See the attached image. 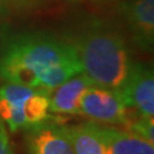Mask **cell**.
<instances>
[{
  "mask_svg": "<svg viewBox=\"0 0 154 154\" xmlns=\"http://www.w3.org/2000/svg\"><path fill=\"white\" fill-rule=\"evenodd\" d=\"M82 72L73 44L46 33H22L9 38L0 54V80L51 91Z\"/></svg>",
  "mask_w": 154,
  "mask_h": 154,
  "instance_id": "obj_1",
  "label": "cell"
},
{
  "mask_svg": "<svg viewBox=\"0 0 154 154\" xmlns=\"http://www.w3.org/2000/svg\"><path fill=\"white\" fill-rule=\"evenodd\" d=\"M82 72L96 86L118 89L132 60L122 35L102 23H93L75 42Z\"/></svg>",
  "mask_w": 154,
  "mask_h": 154,
  "instance_id": "obj_2",
  "label": "cell"
},
{
  "mask_svg": "<svg viewBox=\"0 0 154 154\" xmlns=\"http://www.w3.org/2000/svg\"><path fill=\"white\" fill-rule=\"evenodd\" d=\"M49 91L12 82L0 84V121L16 134L50 119Z\"/></svg>",
  "mask_w": 154,
  "mask_h": 154,
  "instance_id": "obj_3",
  "label": "cell"
},
{
  "mask_svg": "<svg viewBox=\"0 0 154 154\" xmlns=\"http://www.w3.org/2000/svg\"><path fill=\"white\" fill-rule=\"evenodd\" d=\"M117 90L126 108L135 116H154V75L150 66L132 63L123 84Z\"/></svg>",
  "mask_w": 154,
  "mask_h": 154,
  "instance_id": "obj_4",
  "label": "cell"
},
{
  "mask_svg": "<svg viewBox=\"0 0 154 154\" xmlns=\"http://www.w3.org/2000/svg\"><path fill=\"white\" fill-rule=\"evenodd\" d=\"M80 114L104 125H125L128 109L117 89L93 85L85 91L80 104Z\"/></svg>",
  "mask_w": 154,
  "mask_h": 154,
  "instance_id": "obj_5",
  "label": "cell"
},
{
  "mask_svg": "<svg viewBox=\"0 0 154 154\" xmlns=\"http://www.w3.org/2000/svg\"><path fill=\"white\" fill-rule=\"evenodd\" d=\"M121 12L135 45L144 51H150L154 44V0L123 2Z\"/></svg>",
  "mask_w": 154,
  "mask_h": 154,
  "instance_id": "obj_6",
  "label": "cell"
},
{
  "mask_svg": "<svg viewBox=\"0 0 154 154\" xmlns=\"http://www.w3.org/2000/svg\"><path fill=\"white\" fill-rule=\"evenodd\" d=\"M93 85V81L84 72L71 76L49 91V112L53 114H80L82 95Z\"/></svg>",
  "mask_w": 154,
  "mask_h": 154,
  "instance_id": "obj_7",
  "label": "cell"
},
{
  "mask_svg": "<svg viewBox=\"0 0 154 154\" xmlns=\"http://www.w3.org/2000/svg\"><path fill=\"white\" fill-rule=\"evenodd\" d=\"M93 123L103 143L104 154H154L153 143L139 135L104 123Z\"/></svg>",
  "mask_w": 154,
  "mask_h": 154,
  "instance_id": "obj_8",
  "label": "cell"
},
{
  "mask_svg": "<svg viewBox=\"0 0 154 154\" xmlns=\"http://www.w3.org/2000/svg\"><path fill=\"white\" fill-rule=\"evenodd\" d=\"M26 131L28 154H73L64 127L48 121Z\"/></svg>",
  "mask_w": 154,
  "mask_h": 154,
  "instance_id": "obj_9",
  "label": "cell"
},
{
  "mask_svg": "<svg viewBox=\"0 0 154 154\" xmlns=\"http://www.w3.org/2000/svg\"><path fill=\"white\" fill-rule=\"evenodd\" d=\"M73 154H104V146L93 122L66 126Z\"/></svg>",
  "mask_w": 154,
  "mask_h": 154,
  "instance_id": "obj_10",
  "label": "cell"
},
{
  "mask_svg": "<svg viewBox=\"0 0 154 154\" xmlns=\"http://www.w3.org/2000/svg\"><path fill=\"white\" fill-rule=\"evenodd\" d=\"M128 131L141 136L145 140L154 143V119L153 117H143L135 116L134 118L130 117L125 123Z\"/></svg>",
  "mask_w": 154,
  "mask_h": 154,
  "instance_id": "obj_11",
  "label": "cell"
},
{
  "mask_svg": "<svg viewBox=\"0 0 154 154\" xmlns=\"http://www.w3.org/2000/svg\"><path fill=\"white\" fill-rule=\"evenodd\" d=\"M0 154H13L11 143H9L7 127L0 121Z\"/></svg>",
  "mask_w": 154,
  "mask_h": 154,
  "instance_id": "obj_12",
  "label": "cell"
},
{
  "mask_svg": "<svg viewBox=\"0 0 154 154\" xmlns=\"http://www.w3.org/2000/svg\"><path fill=\"white\" fill-rule=\"evenodd\" d=\"M16 2L21 3V4H25V5H26V4H28V3H35L36 0H16Z\"/></svg>",
  "mask_w": 154,
  "mask_h": 154,
  "instance_id": "obj_13",
  "label": "cell"
},
{
  "mask_svg": "<svg viewBox=\"0 0 154 154\" xmlns=\"http://www.w3.org/2000/svg\"><path fill=\"white\" fill-rule=\"evenodd\" d=\"M3 3L4 0H0V14H2V11H3Z\"/></svg>",
  "mask_w": 154,
  "mask_h": 154,
  "instance_id": "obj_14",
  "label": "cell"
},
{
  "mask_svg": "<svg viewBox=\"0 0 154 154\" xmlns=\"http://www.w3.org/2000/svg\"><path fill=\"white\" fill-rule=\"evenodd\" d=\"M69 2H80V0H69Z\"/></svg>",
  "mask_w": 154,
  "mask_h": 154,
  "instance_id": "obj_15",
  "label": "cell"
}]
</instances>
